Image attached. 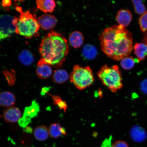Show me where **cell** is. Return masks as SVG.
I'll list each match as a JSON object with an SVG mask.
<instances>
[{
  "mask_svg": "<svg viewBox=\"0 0 147 147\" xmlns=\"http://www.w3.org/2000/svg\"><path fill=\"white\" fill-rule=\"evenodd\" d=\"M99 39L102 51L114 60H121L129 56L133 50L131 33L122 25L107 28L103 31Z\"/></svg>",
  "mask_w": 147,
  "mask_h": 147,
  "instance_id": "1",
  "label": "cell"
},
{
  "mask_svg": "<svg viewBox=\"0 0 147 147\" xmlns=\"http://www.w3.org/2000/svg\"><path fill=\"white\" fill-rule=\"evenodd\" d=\"M39 51L41 59L51 67L59 68L69 54V47L67 40L61 34L51 31L42 40Z\"/></svg>",
  "mask_w": 147,
  "mask_h": 147,
  "instance_id": "2",
  "label": "cell"
},
{
  "mask_svg": "<svg viewBox=\"0 0 147 147\" xmlns=\"http://www.w3.org/2000/svg\"><path fill=\"white\" fill-rule=\"evenodd\" d=\"M16 10L20 13L19 18L14 17L13 24L16 33L30 38L37 34L40 26L38 20L28 11L24 12L21 7H17Z\"/></svg>",
  "mask_w": 147,
  "mask_h": 147,
  "instance_id": "3",
  "label": "cell"
},
{
  "mask_svg": "<svg viewBox=\"0 0 147 147\" xmlns=\"http://www.w3.org/2000/svg\"><path fill=\"white\" fill-rule=\"evenodd\" d=\"M97 75L102 83L113 92H117L123 87L122 74L117 65L109 67L104 65L99 70Z\"/></svg>",
  "mask_w": 147,
  "mask_h": 147,
  "instance_id": "4",
  "label": "cell"
},
{
  "mask_svg": "<svg viewBox=\"0 0 147 147\" xmlns=\"http://www.w3.org/2000/svg\"><path fill=\"white\" fill-rule=\"evenodd\" d=\"M70 80L75 87L82 90L89 87L94 81L93 71L89 66L75 65L69 76Z\"/></svg>",
  "mask_w": 147,
  "mask_h": 147,
  "instance_id": "5",
  "label": "cell"
},
{
  "mask_svg": "<svg viewBox=\"0 0 147 147\" xmlns=\"http://www.w3.org/2000/svg\"><path fill=\"white\" fill-rule=\"evenodd\" d=\"M14 17L8 14L0 16V41L10 37L16 33Z\"/></svg>",
  "mask_w": 147,
  "mask_h": 147,
  "instance_id": "6",
  "label": "cell"
},
{
  "mask_svg": "<svg viewBox=\"0 0 147 147\" xmlns=\"http://www.w3.org/2000/svg\"><path fill=\"white\" fill-rule=\"evenodd\" d=\"M40 111L39 104L36 101H33L30 106L26 107L23 116L19 121L20 126L23 128L26 127L30 124L32 119L36 117Z\"/></svg>",
  "mask_w": 147,
  "mask_h": 147,
  "instance_id": "7",
  "label": "cell"
},
{
  "mask_svg": "<svg viewBox=\"0 0 147 147\" xmlns=\"http://www.w3.org/2000/svg\"><path fill=\"white\" fill-rule=\"evenodd\" d=\"M37 20L40 27L44 30H49L54 28L57 23L56 17L50 14H43L40 16Z\"/></svg>",
  "mask_w": 147,
  "mask_h": 147,
  "instance_id": "8",
  "label": "cell"
},
{
  "mask_svg": "<svg viewBox=\"0 0 147 147\" xmlns=\"http://www.w3.org/2000/svg\"><path fill=\"white\" fill-rule=\"evenodd\" d=\"M21 111L15 106H12L5 109L3 112V117L5 120L8 123L18 122L21 118Z\"/></svg>",
  "mask_w": 147,
  "mask_h": 147,
  "instance_id": "9",
  "label": "cell"
},
{
  "mask_svg": "<svg viewBox=\"0 0 147 147\" xmlns=\"http://www.w3.org/2000/svg\"><path fill=\"white\" fill-rule=\"evenodd\" d=\"M36 73L37 76L42 80H46L50 78L53 74L51 66L43 60L41 59L37 65Z\"/></svg>",
  "mask_w": 147,
  "mask_h": 147,
  "instance_id": "10",
  "label": "cell"
},
{
  "mask_svg": "<svg viewBox=\"0 0 147 147\" xmlns=\"http://www.w3.org/2000/svg\"><path fill=\"white\" fill-rule=\"evenodd\" d=\"M133 19V16L129 10L121 9L119 10L116 16V20L119 25L124 27L128 26Z\"/></svg>",
  "mask_w": 147,
  "mask_h": 147,
  "instance_id": "11",
  "label": "cell"
},
{
  "mask_svg": "<svg viewBox=\"0 0 147 147\" xmlns=\"http://www.w3.org/2000/svg\"><path fill=\"white\" fill-rule=\"evenodd\" d=\"M130 135L131 139L137 142H143L147 137L146 130L140 125L133 126L130 130Z\"/></svg>",
  "mask_w": 147,
  "mask_h": 147,
  "instance_id": "12",
  "label": "cell"
},
{
  "mask_svg": "<svg viewBox=\"0 0 147 147\" xmlns=\"http://www.w3.org/2000/svg\"><path fill=\"white\" fill-rule=\"evenodd\" d=\"M16 102V97L10 91H3L0 93V106L9 107L13 106Z\"/></svg>",
  "mask_w": 147,
  "mask_h": 147,
  "instance_id": "13",
  "label": "cell"
},
{
  "mask_svg": "<svg viewBox=\"0 0 147 147\" xmlns=\"http://www.w3.org/2000/svg\"><path fill=\"white\" fill-rule=\"evenodd\" d=\"M36 4L37 8L45 13L53 12L56 6V3L53 0H38Z\"/></svg>",
  "mask_w": 147,
  "mask_h": 147,
  "instance_id": "14",
  "label": "cell"
},
{
  "mask_svg": "<svg viewBox=\"0 0 147 147\" xmlns=\"http://www.w3.org/2000/svg\"><path fill=\"white\" fill-rule=\"evenodd\" d=\"M49 135L54 138H57L61 136L67 135L65 129L62 127L60 124L55 123L51 124L49 129Z\"/></svg>",
  "mask_w": 147,
  "mask_h": 147,
  "instance_id": "15",
  "label": "cell"
},
{
  "mask_svg": "<svg viewBox=\"0 0 147 147\" xmlns=\"http://www.w3.org/2000/svg\"><path fill=\"white\" fill-rule=\"evenodd\" d=\"M84 41L83 35L79 31H75L71 34L69 37L70 45L75 48L81 47Z\"/></svg>",
  "mask_w": 147,
  "mask_h": 147,
  "instance_id": "16",
  "label": "cell"
},
{
  "mask_svg": "<svg viewBox=\"0 0 147 147\" xmlns=\"http://www.w3.org/2000/svg\"><path fill=\"white\" fill-rule=\"evenodd\" d=\"M134 52L138 62L144 60L147 56V45L144 43H136L134 46Z\"/></svg>",
  "mask_w": 147,
  "mask_h": 147,
  "instance_id": "17",
  "label": "cell"
},
{
  "mask_svg": "<svg viewBox=\"0 0 147 147\" xmlns=\"http://www.w3.org/2000/svg\"><path fill=\"white\" fill-rule=\"evenodd\" d=\"M18 59L22 64L25 66L31 65L34 63V55L27 49H24L20 53Z\"/></svg>",
  "mask_w": 147,
  "mask_h": 147,
  "instance_id": "18",
  "label": "cell"
},
{
  "mask_svg": "<svg viewBox=\"0 0 147 147\" xmlns=\"http://www.w3.org/2000/svg\"><path fill=\"white\" fill-rule=\"evenodd\" d=\"M69 78L68 74L65 70L58 69L54 71L53 80L56 83L61 84L67 82Z\"/></svg>",
  "mask_w": 147,
  "mask_h": 147,
  "instance_id": "19",
  "label": "cell"
},
{
  "mask_svg": "<svg viewBox=\"0 0 147 147\" xmlns=\"http://www.w3.org/2000/svg\"><path fill=\"white\" fill-rule=\"evenodd\" d=\"M49 135V129L45 126H38L34 130V136L38 141H43L47 140Z\"/></svg>",
  "mask_w": 147,
  "mask_h": 147,
  "instance_id": "20",
  "label": "cell"
},
{
  "mask_svg": "<svg viewBox=\"0 0 147 147\" xmlns=\"http://www.w3.org/2000/svg\"><path fill=\"white\" fill-rule=\"evenodd\" d=\"M83 56L86 59L92 60L97 56V51L94 46L88 44L83 48L82 51Z\"/></svg>",
  "mask_w": 147,
  "mask_h": 147,
  "instance_id": "21",
  "label": "cell"
},
{
  "mask_svg": "<svg viewBox=\"0 0 147 147\" xmlns=\"http://www.w3.org/2000/svg\"><path fill=\"white\" fill-rule=\"evenodd\" d=\"M136 60L133 57H127L121 60V67L125 70H130L133 68L135 66Z\"/></svg>",
  "mask_w": 147,
  "mask_h": 147,
  "instance_id": "22",
  "label": "cell"
},
{
  "mask_svg": "<svg viewBox=\"0 0 147 147\" xmlns=\"http://www.w3.org/2000/svg\"><path fill=\"white\" fill-rule=\"evenodd\" d=\"M47 93L52 97L55 105L57 106L60 109L63 110L64 112L67 111L68 106L65 101L62 100L61 97L58 95H51L49 92Z\"/></svg>",
  "mask_w": 147,
  "mask_h": 147,
  "instance_id": "23",
  "label": "cell"
},
{
  "mask_svg": "<svg viewBox=\"0 0 147 147\" xmlns=\"http://www.w3.org/2000/svg\"><path fill=\"white\" fill-rule=\"evenodd\" d=\"M133 3L134 7V10L136 13L139 15H143L147 11L146 8L144 5L143 4L141 1H131Z\"/></svg>",
  "mask_w": 147,
  "mask_h": 147,
  "instance_id": "24",
  "label": "cell"
},
{
  "mask_svg": "<svg viewBox=\"0 0 147 147\" xmlns=\"http://www.w3.org/2000/svg\"><path fill=\"white\" fill-rule=\"evenodd\" d=\"M3 74L4 75L8 82V84L10 86H13L16 81V73L14 71L11 69L10 71H3Z\"/></svg>",
  "mask_w": 147,
  "mask_h": 147,
  "instance_id": "25",
  "label": "cell"
},
{
  "mask_svg": "<svg viewBox=\"0 0 147 147\" xmlns=\"http://www.w3.org/2000/svg\"><path fill=\"white\" fill-rule=\"evenodd\" d=\"M139 23L141 31L143 32H147V11L140 17Z\"/></svg>",
  "mask_w": 147,
  "mask_h": 147,
  "instance_id": "26",
  "label": "cell"
},
{
  "mask_svg": "<svg viewBox=\"0 0 147 147\" xmlns=\"http://www.w3.org/2000/svg\"><path fill=\"white\" fill-rule=\"evenodd\" d=\"M112 147H129L127 143L125 141L119 140L116 141L112 145Z\"/></svg>",
  "mask_w": 147,
  "mask_h": 147,
  "instance_id": "27",
  "label": "cell"
},
{
  "mask_svg": "<svg viewBox=\"0 0 147 147\" xmlns=\"http://www.w3.org/2000/svg\"><path fill=\"white\" fill-rule=\"evenodd\" d=\"M140 86L141 91L143 93L147 94V78L141 82Z\"/></svg>",
  "mask_w": 147,
  "mask_h": 147,
  "instance_id": "28",
  "label": "cell"
},
{
  "mask_svg": "<svg viewBox=\"0 0 147 147\" xmlns=\"http://www.w3.org/2000/svg\"><path fill=\"white\" fill-rule=\"evenodd\" d=\"M112 139L111 136H110L108 138L106 139L103 142L101 147H112Z\"/></svg>",
  "mask_w": 147,
  "mask_h": 147,
  "instance_id": "29",
  "label": "cell"
},
{
  "mask_svg": "<svg viewBox=\"0 0 147 147\" xmlns=\"http://www.w3.org/2000/svg\"><path fill=\"white\" fill-rule=\"evenodd\" d=\"M11 4V1H2V5L4 7H8L10 6Z\"/></svg>",
  "mask_w": 147,
  "mask_h": 147,
  "instance_id": "30",
  "label": "cell"
},
{
  "mask_svg": "<svg viewBox=\"0 0 147 147\" xmlns=\"http://www.w3.org/2000/svg\"><path fill=\"white\" fill-rule=\"evenodd\" d=\"M143 41L144 42V43L146 44L147 45V32H146V34H145Z\"/></svg>",
  "mask_w": 147,
  "mask_h": 147,
  "instance_id": "31",
  "label": "cell"
},
{
  "mask_svg": "<svg viewBox=\"0 0 147 147\" xmlns=\"http://www.w3.org/2000/svg\"><path fill=\"white\" fill-rule=\"evenodd\" d=\"M25 131H27V132H32V128H30V127H28L26 128V130H25Z\"/></svg>",
  "mask_w": 147,
  "mask_h": 147,
  "instance_id": "32",
  "label": "cell"
}]
</instances>
